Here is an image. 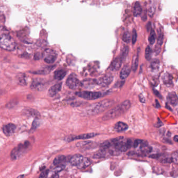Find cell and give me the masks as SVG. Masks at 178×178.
Wrapping results in <instances>:
<instances>
[{
	"label": "cell",
	"instance_id": "6da1fadb",
	"mask_svg": "<svg viewBox=\"0 0 178 178\" xmlns=\"http://www.w3.org/2000/svg\"><path fill=\"white\" fill-rule=\"evenodd\" d=\"M131 106V103L130 101L126 100L113 108L110 109L103 116L102 120L103 121H108L119 117L127 112L130 108Z\"/></svg>",
	"mask_w": 178,
	"mask_h": 178
},
{
	"label": "cell",
	"instance_id": "7a4b0ae2",
	"mask_svg": "<svg viewBox=\"0 0 178 178\" xmlns=\"http://www.w3.org/2000/svg\"><path fill=\"white\" fill-rule=\"evenodd\" d=\"M114 103V101L112 100H104L103 101H99L91 105L86 110L84 113L86 116H94L100 114L108 109L110 108Z\"/></svg>",
	"mask_w": 178,
	"mask_h": 178
},
{
	"label": "cell",
	"instance_id": "3957f363",
	"mask_svg": "<svg viewBox=\"0 0 178 178\" xmlns=\"http://www.w3.org/2000/svg\"><path fill=\"white\" fill-rule=\"evenodd\" d=\"M70 163L79 169L87 168L90 165V160L80 154L74 155L71 158Z\"/></svg>",
	"mask_w": 178,
	"mask_h": 178
},
{
	"label": "cell",
	"instance_id": "277c9868",
	"mask_svg": "<svg viewBox=\"0 0 178 178\" xmlns=\"http://www.w3.org/2000/svg\"><path fill=\"white\" fill-rule=\"evenodd\" d=\"M30 144L28 141L19 144L18 146L13 149L11 153V157L13 160L18 159L22 157L30 149Z\"/></svg>",
	"mask_w": 178,
	"mask_h": 178
},
{
	"label": "cell",
	"instance_id": "5b68a950",
	"mask_svg": "<svg viewBox=\"0 0 178 178\" xmlns=\"http://www.w3.org/2000/svg\"><path fill=\"white\" fill-rule=\"evenodd\" d=\"M0 47L8 51H13L15 49L16 44L11 36L2 34L0 36Z\"/></svg>",
	"mask_w": 178,
	"mask_h": 178
},
{
	"label": "cell",
	"instance_id": "8992f818",
	"mask_svg": "<svg viewBox=\"0 0 178 178\" xmlns=\"http://www.w3.org/2000/svg\"><path fill=\"white\" fill-rule=\"evenodd\" d=\"M76 95L83 99L86 100H95L103 97V94L100 92H88V91H83V92H77Z\"/></svg>",
	"mask_w": 178,
	"mask_h": 178
},
{
	"label": "cell",
	"instance_id": "52a82bcc",
	"mask_svg": "<svg viewBox=\"0 0 178 178\" xmlns=\"http://www.w3.org/2000/svg\"><path fill=\"white\" fill-rule=\"evenodd\" d=\"M42 57L46 63L51 64L55 62L57 58V54L53 50L47 49L44 50Z\"/></svg>",
	"mask_w": 178,
	"mask_h": 178
},
{
	"label": "cell",
	"instance_id": "ba28073f",
	"mask_svg": "<svg viewBox=\"0 0 178 178\" xmlns=\"http://www.w3.org/2000/svg\"><path fill=\"white\" fill-rule=\"evenodd\" d=\"M98 134L95 133H85V134H81L79 135H72L66 138V141L68 142L73 141L75 140H86L90 139L92 138H94Z\"/></svg>",
	"mask_w": 178,
	"mask_h": 178
},
{
	"label": "cell",
	"instance_id": "9c48e42d",
	"mask_svg": "<svg viewBox=\"0 0 178 178\" xmlns=\"http://www.w3.org/2000/svg\"><path fill=\"white\" fill-rule=\"evenodd\" d=\"M66 84L70 89H76L81 86L82 84L75 75L72 74L68 78L66 81Z\"/></svg>",
	"mask_w": 178,
	"mask_h": 178
},
{
	"label": "cell",
	"instance_id": "30bf717a",
	"mask_svg": "<svg viewBox=\"0 0 178 178\" xmlns=\"http://www.w3.org/2000/svg\"><path fill=\"white\" fill-rule=\"evenodd\" d=\"M113 77L111 74H108L103 76L96 81V84L102 87H106L109 86L112 83Z\"/></svg>",
	"mask_w": 178,
	"mask_h": 178
},
{
	"label": "cell",
	"instance_id": "8fae6325",
	"mask_svg": "<svg viewBox=\"0 0 178 178\" xmlns=\"http://www.w3.org/2000/svg\"><path fill=\"white\" fill-rule=\"evenodd\" d=\"M44 85H45V82L43 79H33L32 82L30 87L33 89L42 90V88L44 87Z\"/></svg>",
	"mask_w": 178,
	"mask_h": 178
},
{
	"label": "cell",
	"instance_id": "7c38bea8",
	"mask_svg": "<svg viewBox=\"0 0 178 178\" xmlns=\"http://www.w3.org/2000/svg\"><path fill=\"white\" fill-rule=\"evenodd\" d=\"M16 127L13 123H9L3 126L2 130L4 134L7 136H9L15 132Z\"/></svg>",
	"mask_w": 178,
	"mask_h": 178
},
{
	"label": "cell",
	"instance_id": "4fadbf2b",
	"mask_svg": "<svg viewBox=\"0 0 178 178\" xmlns=\"http://www.w3.org/2000/svg\"><path fill=\"white\" fill-rule=\"evenodd\" d=\"M122 61H123L120 57L116 58V59H114L110 65V70L113 72L117 71L121 66Z\"/></svg>",
	"mask_w": 178,
	"mask_h": 178
},
{
	"label": "cell",
	"instance_id": "5bb4252c",
	"mask_svg": "<svg viewBox=\"0 0 178 178\" xmlns=\"http://www.w3.org/2000/svg\"><path fill=\"white\" fill-rule=\"evenodd\" d=\"M61 88H62V83H58L57 84L54 85L49 89L48 96L50 97H54L60 92Z\"/></svg>",
	"mask_w": 178,
	"mask_h": 178
},
{
	"label": "cell",
	"instance_id": "9a60e30c",
	"mask_svg": "<svg viewBox=\"0 0 178 178\" xmlns=\"http://www.w3.org/2000/svg\"><path fill=\"white\" fill-rule=\"evenodd\" d=\"M114 130L117 132H124L128 129V125L123 122H118L114 126Z\"/></svg>",
	"mask_w": 178,
	"mask_h": 178
},
{
	"label": "cell",
	"instance_id": "2e32d148",
	"mask_svg": "<svg viewBox=\"0 0 178 178\" xmlns=\"http://www.w3.org/2000/svg\"><path fill=\"white\" fill-rule=\"evenodd\" d=\"M167 99L171 105H173V106H176V105H178V96L176 94V92H170L168 95Z\"/></svg>",
	"mask_w": 178,
	"mask_h": 178
},
{
	"label": "cell",
	"instance_id": "e0dca14e",
	"mask_svg": "<svg viewBox=\"0 0 178 178\" xmlns=\"http://www.w3.org/2000/svg\"><path fill=\"white\" fill-rule=\"evenodd\" d=\"M108 155H110L108 149H101V150H99L95 153L93 158L97 159L104 158L107 157Z\"/></svg>",
	"mask_w": 178,
	"mask_h": 178
},
{
	"label": "cell",
	"instance_id": "ac0fdd59",
	"mask_svg": "<svg viewBox=\"0 0 178 178\" xmlns=\"http://www.w3.org/2000/svg\"><path fill=\"white\" fill-rule=\"evenodd\" d=\"M131 72V68L129 65H125L122 69L120 74V77L121 79H125L129 76Z\"/></svg>",
	"mask_w": 178,
	"mask_h": 178
},
{
	"label": "cell",
	"instance_id": "d6986e66",
	"mask_svg": "<svg viewBox=\"0 0 178 178\" xmlns=\"http://www.w3.org/2000/svg\"><path fill=\"white\" fill-rule=\"evenodd\" d=\"M140 53V49L138 48V52L136 54L133 56L132 59V69L133 72H135L137 68H138V55Z\"/></svg>",
	"mask_w": 178,
	"mask_h": 178
},
{
	"label": "cell",
	"instance_id": "ffe728a7",
	"mask_svg": "<svg viewBox=\"0 0 178 178\" xmlns=\"http://www.w3.org/2000/svg\"><path fill=\"white\" fill-rule=\"evenodd\" d=\"M66 71L63 70H58L54 73V78L57 80H62L66 75Z\"/></svg>",
	"mask_w": 178,
	"mask_h": 178
},
{
	"label": "cell",
	"instance_id": "44dd1931",
	"mask_svg": "<svg viewBox=\"0 0 178 178\" xmlns=\"http://www.w3.org/2000/svg\"><path fill=\"white\" fill-rule=\"evenodd\" d=\"M66 161V157L63 155H61L57 157L53 160V164L54 165L59 166H62L63 163Z\"/></svg>",
	"mask_w": 178,
	"mask_h": 178
},
{
	"label": "cell",
	"instance_id": "7402d4cb",
	"mask_svg": "<svg viewBox=\"0 0 178 178\" xmlns=\"http://www.w3.org/2000/svg\"><path fill=\"white\" fill-rule=\"evenodd\" d=\"M142 13V9L141 5L138 2H136L134 4L133 8V14L135 17H137L141 14Z\"/></svg>",
	"mask_w": 178,
	"mask_h": 178
},
{
	"label": "cell",
	"instance_id": "603a6c76",
	"mask_svg": "<svg viewBox=\"0 0 178 178\" xmlns=\"http://www.w3.org/2000/svg\"><path fill=\"white\" fill-rule=\"evenodd\" d=\"M54 67V66H47V68H42L41 70H39L36 72H33V74H41V75H46L49 73L50 72H51L52 70H53V68Z\"/></svg>",
	"mask_w": 178,
	"mask_h": 178
},
{
	"label": "cell",
	"instance_id": "cb8c5ba5",
	"mask_svg": "<svg viewBox=\"0 0 178 178\" xmlns=\"http://www.w3.org/2000/svg\"><path fill=\"white\" fill-rule=\"evenodd\" d=\"M27 112L30 116L33 117H35L36 119H39L40 117V114L39 113V112L35 109H28L27 110Z\"/></svg>",
	"mask_w": 178,
	"mask_h": 178
},
{
	"label": "cell",
	"instance_id": "d4e9b609",
	"mask_svg": "<svg viewBox=\"0 0 178 178\" xmlns=\"http://www.w3.org/2000/svg\"><path fill=\"white\" fill-rule=\"evenodd\" d=\"M129 47L127 46H125L123 47V49H122L121 52V55L120 57L121 58L122 61L124 59H125L127 58V56L129 54Z\"/></svg>",
	"mask_w": 178,
	"mask_h": 178
},
{
	"label": "cell",
	"instance_id": "484cf974",
	"mask_svg": "<svg viewBox=\"0 0 178 178\" xmlns=\"http://www.w3.org/2000/svg\"><path fill=\"white\" fill-rule=\"evenodd\" d=\"M152 50L149 46L147 47L145 50V57L147 61H149L152 58Z\"/></svg>",
	"mask_w": 178,
	"mask_h": 178
},
{
	"label": "cell",
	"instance_id": "4316f807",
	"mask_svg": "<svg viewBox=\"0 0 178 178\" xmlns=\"http://www.w3.org/2000/svg\"><path fill=\"white\" fill-rule=\"evenodd\" d=\"M156 33H155L154 30H152L148 38L149 42L151 45H152L154 44L155 40H156Z\"/></svg>",
	"mask_w": 178,
	"mask_h": 178
},
{
	"label": "cell",
	"instance_id": "83f0119b",
	"mask_svg": "<svg viewBox=\"0 0 178 178\" xmlns=\"http://www.w3.org/2000/svg\"><path fill=\"white\" fill-rule=\"evenodd\" d=\"M163 81L165 84L170 85L172 84V77L169 74L166 73L163 75Z\"/></svg>",
	"mask_w": 178,
	"mask_h": 178
},
{
	"label": "cell",
	"instance_id": "f1b7e54d",
	"mask_svg": "<svg viewBox=\"0 0 178 178\" xmlns=\"http://www.w3.org/2000/svg\"><path fill=\"white\" fill-rule=\"evenodd\" d=\"M156 11V5L154 3L150 4V5L148 7V15L151 17H152L154 15L155 12Z\"/></svg>",
	"mask_w": 178,
	"mask_h": 178
},
{
	"label": "cell",
	"instance_id": "f546056e",
	"mask_svg": "<svg viewBox=\"0 0 178 178\" xmlns=\"http://www.w3.org/2000/svg\"><path fill=\"white\" fill-rule=\"evenodd\" d=\"M160 62L158 59H155L151 63V68L152 70H158L159 68Z\"/></svg>",
	"mask_w": 178,
	"mask_h": 178
},
{
	"label": "cell",
	"instance_id": "4dcf8cb0",
	"mask_svg": "<svg viewBox=\"0 0 178 178\" xmlns=\"http://www.w3.org/2000/svg\"><path fill=\"white\" fill-rule=\"evenodd\" d=\"M171 162H174L175 164L177 165L178 162V151H176L173 152L171 156Z\"/></svg>",
	"mask_w": 178,
	"mask_h": 178
},
{
	"label": "cell",
	"instance_id": "1f68e13d",
	"mask_svg": "<svg viewBox=\"0 0 178 178\" xmlns=\"http://www.w3.org/2000/svg\"><path fill=\"white\" fill-rule=\"evenodd\" d=\"M91 143H92V141H82L77 143L76 146L77 147H84L85 146L89 145Z\"/></svg>",
	"mask_w": 178,
	"mask_h": 178
},
{
	"label": "cell",
	"instance_id": "d6a6232c",
	"mask_svg": "<svg viewBox=\"0 0 178 178\" xmlns=\"http://www.w3.org/2000/svg\"><path fill=\"white\" fill-rule=\"evenodd\" d=\"M122 40L124 42H126V43H129L130 42L131 36L129 31H127L123 34Z\"/></svg>",
	"mask_w": 178,
	"mask_h": 178
},
{
	"label": "cell",
	"instance_id": "836d02e7",
	"mask_svg": "<svg viewBox=\"0 0 178 178\" xmlns=\"http://www.w3.org/2000/svg\"><path fill=\"white\" fill-rule=\"evenodd\" d=\"M137 37H138L137 31H136V30L134 29V30H133L132 39H131L133 44H134L136 43V40H137Z\"/></svg>",
	"mask_w": 178,
	"mask_h": 178
},
{
	"label": "cell",
	"instance_id": "e575fe53",
	"mask_svg": "<svg viewBox=\"0 0 178 178\" xmlns=\"http://www.w3.org/2000/svg\"><path fill=\"white\" fill-rule=\"evenodd\" d=\"M48 173H49L48 170H45L43 171L40 174L39 178H47L48 176Z\"/></svg>",
	"mask_w": 178,
	"mask_h": 178
},
{
	"label": "cell",
	"instance_id": "d590c367",
	"mask_svg": "<svg viewBox=\"0 0 178 178\" xmlns=\"http://www.w3.org/2000/svg\"><path fill=\"white\" fill-rule=\"evenodd\" d=\"M19 83L21 85H25L26 84V80H25V76L23 75L21 76L20 79H19Z\"/></svg>",
	"mask_w": 178,
	"mask_h": 178
},
{
	"label": "cell",
	"instance_id": "8d00e7d4",
	"mask_svg": "<svg viewBox=\"0 0 178 178\" xmlns=\"http://www.w3.org/2000/svg\"><path fill=\"white\" fill-rule=\"evenodd\" d=\"M39 126V122L38 121H37V120H35L34 121H33V129H36L37 127H38Z\"/></svg>",
	"mask_w": 178,
	"mask_h": 178
},
{
	"label": "cell",
	"instance_id": "74e56055",
	"mask_svg": "<svg viewBox=\"0 0 178 178\" xmlns=\"http://www.w3.org/2000/svg\"><path fill=\"white\" fill-rule=\"evenodd\" d=\"M139 99H140V101H141V103H145V97H144V96L143 95L140 94V95H139Z\"/></svg>",
	"mask_w": 178,
	"mask_h": 178
},
{
	"label": "cell",
	"instance_id": "f35d334b",
	"mask_svg": "<svg viewBox=\"0 0 178 178\" xmlns=\"http://www.w3.org/2000/svg\"><path fill=\"white\" fill-rule=\"evenodd\" d=\"M173 139H174V141H176V142H178V135H176V136H174V138H173Z\"/></svg>",
	"mask_w": 178,
	"mask_h": 178
},
{
	"label": "cell",
	"instance_id": "ab89813d",
	"mask_svg": "<svg viewBox=\"0 0 178 178\" xmlns=\"http://www.w3.org/2000/svg\"><path fill=\"white\" fill-rule=\"evenodd\" d=\"M24 176V175H20L19 176H18L17 178H23Z\"/></svg>",
	"mask_w": 178,
	"mask_h": 178
}]
</instances>
